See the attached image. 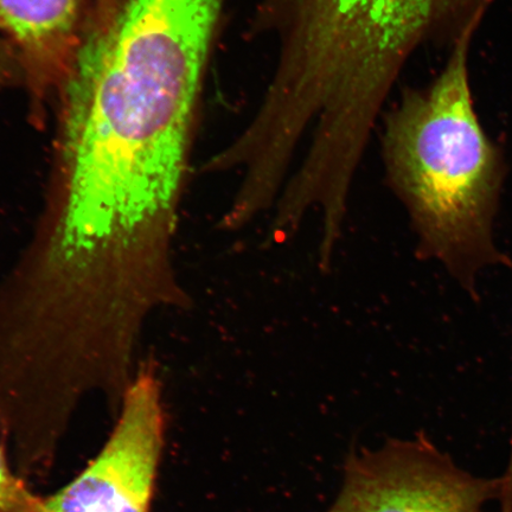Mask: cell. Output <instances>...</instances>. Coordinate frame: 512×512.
I'll list each match as a JSON object with an SVG mask.
<instances>
[{"label": "cell", "mask_w": 512, "mask_h": 512, "mask_svg": "<svg viewBox=\"0 0 512 512\" xmlns=\"http://www.w3.org/2000/svg\"><path fill=\"white\" fill-rule=\"evenodd\" d=\"M94 0H0V37L42 105L61 92L85 37Z\"/></svg>", "instance_id": "5b68a950"}, {"label": "cell", "mask_w": 512, "mask_h": 512, "mask_svg": "<svg viewBox=\"0 0 512 512\" xmlns=\"http://www.w3.org/2000/svg\"><path fill=\"white\" fill-rule=\"evenodd\" d=\"M224 0H104L61 89L48 201L178 222L192 118Z\"/></svg>", "instance_id": "6da1fadb"}, {"label": "cell", "mask_w": 512, "mask_h": 512, "mask_svg": "<svg viewBox=\"0 0 512 512\" xmlns=\"http://www.w3.org/2000/svg\"><path fill=\"white\" fill-rule=\"evenodd\" d=\"M502 478V503L504 507L512 508V430L510 441V457L507 470H505Z\"/></svg>", "instance_id": "9c48e42d"}, {"label": "cell", "mask_w": 512, "mask_h": 512, "mask_svg": "<svg viewBox=\"0 0 512 512\" xmlns=\"http://www.w3.org/2000/svg\"><path fill=\"white\" fill-rule=\"evenodd\" d=\"M22 80L24 76L14 50L0 37V86Z\"/></svg>", "instance_id": "ba28073f"}, {"label": "cell", "mask_w": 512, "mask_h": 512, "mask_svg": "<svg viewBox=\"0 0 512 512\" xmlns=\"http://www.w3.org/2000/svg\"><path fill=\"white\" fill-rule=\"evenodd\" d=\"M101 2H104V0H95L94 4H99Z\"/></svg>", "instance_id": "30bf717a"}, {"label": "cell", "mask_w": 512, "mask_h": 512, "mask_svg": "<svg viewBox=\"0 0 512 512\" xmlns=\"http://www.w3.org/2000/svg\"><path fill=\"white\" fill-rule=\"evenodd\" d=\"M0 512H43V499L12 472L5 447L0 444Z\"/></svg>", "instance_id": "52a82bcc"}, {"label": "cell", "mask_w": 512, "mask_h": 512, "mask_svg": "<svg viewBox=\"0 0 512 512\" xmlns=\"http://www.w3.org/2000/svg\"><path fill=\"white\" fill-rule=\"evenodd\" d=\"M480 23L456 38L438 78L406 102L390 131L394 183L419 255L438 261L472 296L485 268L508 262L494 233L503 155L480 123L471 91L470 47Z\"/></svg>", "instance_id": "7a4b0ae2"}, {"label": "cell", "mask_w": 512, "mask_h": 512, "mask_svg": "<svg viewBox=\"0 0 512 512\" xmlns=\"http://www.w3.org/2000/svg\"><path fill=\"white\" fill-rule=\"evenodd\" d=\"M501 491V478L467 473L425 437L393 439L349 457L328 512H485Z\"/></svg>", "instance_id": "3957f363"}, {"label": "cell", "mask_w": 512, "mask_h": 512, "mask_svg": "<svg viewBox=\"0 0 512 512\" xmlns=\"http://www.w3.org/2000/svg\"><path fill=\"white\" fill-rule=\"evenodd\" d=\"M117 414L98 457L43 501V512H149L165 433L155 362H140Z\"/></svg>", "instance_id": "277c9868"}, {"label": "cell", "mask_w": 512, "mask_h": 512, "mask_svg": "<svg viewBox=\"0 0 512 512\" xmlns=\"http://www.w3.org/2000/svg\"><path fill=\"white\" fill-rule=\"evenodd\" d=\"M337 22L380 25H416L462 31L484 17L492 0H302Z\"/></svg>", "instance_id": "8992f818"}]
</instances>
